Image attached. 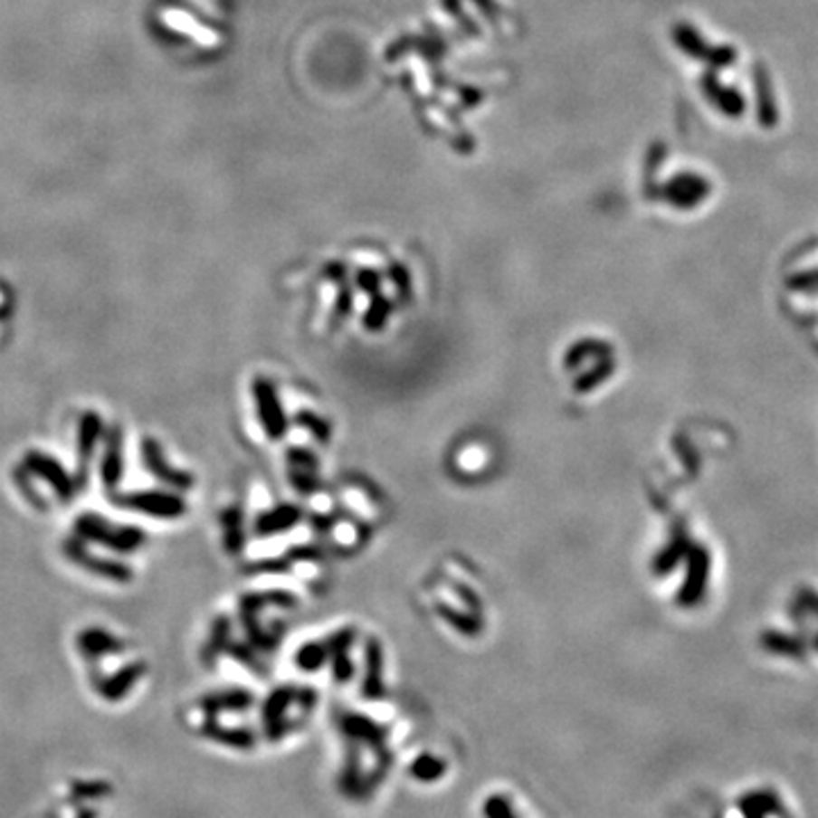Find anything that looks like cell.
Returning a JSON list of instances; mask_svg holds the SVG:
<instances>
[{
    "instance_id": "obj_1",
    "label": "cell",
    "mask_w": 818,
    "mask_h": 818,
    "mask_svg": "<svg viewBox=\"0 0 818 818\" xmlns=\"http://www.w3.org/2000/svg\"><path fill=\"white\" fill-rule=\"evenodd\" d=\"M446 766H443L442 759H434V757H421L416 759L414 766H412V775L419 777L423 782H433L437 777L443 775Z\"/></svg>"
},
{
    "instance_id": "obj_2",
    "label": "cell",
    "mask_w": 818,
    "mask_h": 818,
    "mask_svg": "<svg viewBox=\"0 0 818 818\" xmlns=\"http://www.w3.org/2000/svg\"><path fill=\"white\" fill-rule=\"evenodd\" d=\"M482 812L487 818H518L517 813H514V809H511V804L507 803L502 795H491V798H487Z\"/></svg>"
}]
</instances>
